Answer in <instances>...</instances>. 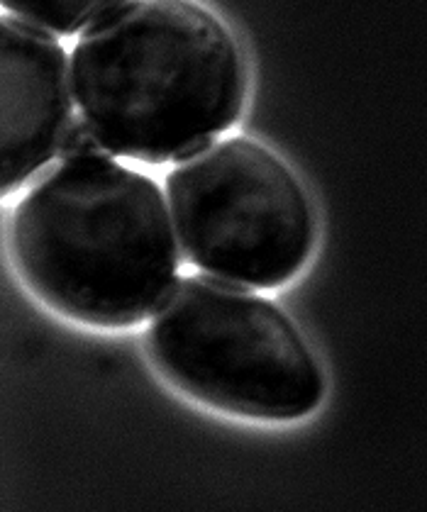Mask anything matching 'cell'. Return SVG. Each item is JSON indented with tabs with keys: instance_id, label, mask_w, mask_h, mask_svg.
<instances>
[{
	"instance_id": "obj_4",
	"label": "cell",
	"mask_w": 427,
	"mask_h": 512,
	"mask_svg": "<svg viewBox=\"0 0 427 512\" xmlns=\"http://www.w3.org/2000/svg\"><path fill=\"white\" fill-rule=\"evenodd\" d=\"M183 252L215 278L281 288L308 264L315 208L298 176L247 137L210 142L166 176Z\"/></svg>"
},
{
	"instance_id": "obj_1",
	"label": "cell",
	"mask_w": 427,
	"mask_h": 512,
	"mask_svg": "<svg viewBox=\"0 0 427 512\" xmlns=\"http://www.w3.org/2000/svg\"><path fill=\"white\" fill-rule=\"evenodd\" d=\"M81 122L110 154L183 159L240 120L247 61L196 0H130L83 30L71 54Z\"/></svg>"
},
{
	"instance_id": "obj_2",
	"label": "cell",
	"mask_w": 427,
	"mask_h": 512,
	"mask_svg": "<svg viewBox=\"0 0 427 512\" xmlns=\"http://www.w3.org/2000/svg\"><path fill=\"white\" fill-rule=\"evenodd\" d=\"M8 244L32 296L96 330L154 315L181 266L157 183L103 152L49 166L15 208Z\"/></svg>"
},
{
	"instance_id": "obj_3",
	"label": "cell",
	"mask_w": 427,
	"mask_h": 512,
	"mask_svg": "<svg viewBox=\"0 0 427 512\" xmlns=\"http://www.w3.org/2000/svg\"><path fill=\"white\" fill-rule=\"evenodd\" d=\"M154 313L149 356L171 386L205 408L296 422L323 405V366L271 300L223 278L186 276Z\"/></svg>"
},
{
	"instance_id": "obj_6",
	"label": "cell",
	"mask_w": 427,
	"mask_h": 512,
	"mask_svg": "<svg viewBox=\"0 0 427 512\" xmlns=\"http://www.w3.org/2000/svg\"><path fill=\"white\" fill-rule=\"evenodd\" d=\"M125 3L127 0H0V5L18 18L57 35H76Z\"/></svg>"
},
{
	"instance_id": "obj_5",
	"label": "cell",
	"mask_w": 427,
	"mask_h": 512,
	"mask_svg": "<svg viewBox=\"0 0 427 512\" xmlns=\"http://www.w3.org/2000/svg\"><path fill=\"white\" fill-rule=\"evenodd\" d=\"M74 125L66 52L42 27L0 15V198L61 154Z\"/></svg>"
},
{
	"instance_id": "obj_7",
	"label": "cell",
	"mask_w": 427,
	"mask_h": 512,
	"mask_svg": "<svg viewBox=\"0 0 427 512\" xmlns=\"http://www.w3.org/2000/svg\"><path fill=\"white\" fill-rule=\"evenodd\" d=\"M96 152H103V147L98 144L96 135H93L83 122H74L69 135L64 139V147H61L59 157H86V154H96Z\"/></svg>"
}]
</instances>
